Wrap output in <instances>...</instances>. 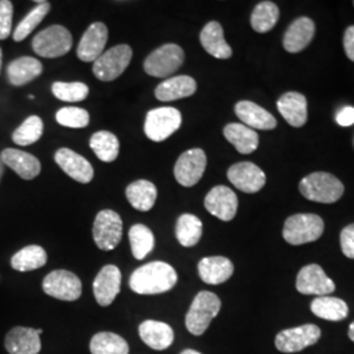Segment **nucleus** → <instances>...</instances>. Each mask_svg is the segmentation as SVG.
Returning a JSON list of instances; mask_svg holds the SVG:
<instances>
[{
	"label": "nucleus",
	"mask_w": 354,
	"mask_h": 354,
	"mask_svg": "<svg viewBox=\"0 0 354 354\" xmlns=\"http://www.w3.org/2000/svg\"><path fill=\"white\" fill-rule=\"evenodd\" d=\"M177 273L174 266L165 261H152L137 268L129 279L131 290L142 295H155L174 289Z\"/></svg>",
	"instance_id": "f257e3e1"
},
{
	"label": "nucleus",
	"mask_w": 354,
	"mask_h": 354,
	"mask_svg": "<svg viewBox=\"0 0 354 354\" xmlns=\"http://www.w3.org/2000/svg\"><path fill=\"white\" fill-rule=\"evenodd\" d=\"M344 184L328 172H314L299 183V192L304 198L320 203L339 201L344 194Z\"/></svg>",
	"instance_id": "f03ea898"
},
{
	"label": "nucleus",
	"mask_w": 354,
	"mask_h": 354,
	"mask_svg": "<svg viewBox=\"0 0 354 354\" xmlns=\"http://www.w3.org/2000/svg\"><path fill=\"white\" fill-rule=\"evenodd\" d=\"M221 306V299L214 292L200 291L194 297L185 317L187 329L194 336L203 335L212 320L219 314Z\"/></svg>",
	"instance_id": "7ed1b4c3"
},
{
	"label": "nucleus",
	"mask_w": 354,
	"mask_h": 354,
	"mask_svg": "<svg viewBox=\"0 0 354 354\" xmlns=\"http://www.w3.org/2000/svg\"><path fill=\"white\" fill-rule=\"evenodd\" d=\"M324 222L317 214L291 215L283 226V239L291 245L315 241L323 235Z\"/></svg>",
	"instance_id": "20e7f679"
},
{
	"label": "nucleus",
	"mask_w": 354,
	"mask_h": 354,
	"mask_svg": "<svg viewBox=\"0 0 354 354\" xmlns=\"http://www.w3.org/2000/svg\"><path fill=\"white\" fill-rule=\"evenodd\" d=\"M32 48L42 58L64 57L73 48V36L64 26H51L36 35Z\"/></svg>",
	"instance_id": "39448f33"
},
{
	"label": "nucleus",
	"mask_w": 354,
	"mask_h": 354,
	"mask_svg": "<svg viewBox=\"0 0 354 354\" xmlns=\"http://www.w3.org/2000/svg\"><path fill=\"white\" fill-rule=\"evenodd\" d=\"M133 50L129 45H117L104 51L93 62V74L102 82H113L122 75L131 62Z\"/></svg>",
	"instance_id": "423d86ee"
},
{
	"label": "nucleus",
	"mask_w": 354,
	"mask_h": 354,
	"mask_svg": "<svg viewBox=\"0 0 354 354\" xmlns=\"http://www.w3.org/2000/svg\"><path fill=\"white\" fill-rule=\"evenodd\" d=\"M183 117L180 111L171 106L150 111L145 121V133L149 140L163 142L169 138L181 127Z\"/></svg>",
	"instance_id": "0eeeda50"
},
{
	"label": "nucleus",
	"mask_w": 354,
	"mask_h": 354,
	"mask_svg": "<svg viewBox=\"0 0 354 354\" xmlns=\"http://www.w3.org/2000/svg\"><path fill=\"white\" fill-rule=\"evenodd\" d=\"M185 54L176 44H165L152 51L145 61V71L155 77L174 75L184 64Z\"/></svg>",
	"instance_id": "6e6552de"
},
{
	"label": "nucleus",
	"mask_w": 354,
	"mask_h": 354,
	"mask_svg": "<svg viewBox=\"0 0 354 354\" xmlns=\"http://www.w3.org/2000/svg\"><path fill=\"white\" fill-rule=\"evenodd\" d=\"M93 241L102 251H112L122 239V219L113 210H102L93 222Z\"/></svg>",
	"instance_id": "1a4fd4ad"
},
{
	"label": "nucleus",
	"mask_w": 354,
	"mask_h": 354,
	"mask_svg": "<svg viewBox=\"0 0 354 354\" xmlns=\"http://www.w3.org/2000/svg\"><path fill=\"white\" fill-rule=\"evenodd\" d=\"M45 294L64 302H74L82 295V281L73 272L58 269L49 273L44 282Z\"/></svg>",
	"instance_id": "9d476101"
},
{
	"label": "nucleus",
	"mask_w": 354,
	"mask_h": 354,
	"mask_svg": "<svg viewBox=\"0 0 354 354\" xmlns=\"http://www.w3.org/2000/svg\"><path fill=\"white\" fill-rule=\"evenodd\" d=\"M207 165L206 153L201 149L183 152L175 165V177L183 187H194L203 178Z\"/></svg>",
	"instance_id": "9b49d317"
},
{
	"label": "nucleus",
	"mask_w": 354,
	"mask_h": 354,
	"mask_svg": "<svg viewBox=\"0 0 354 354\" xmlns=\"http://www.w3.org/2000/svg\"><path fill=\"white\" fill-rule=\"evenodd\" d=\"M320 335V328L315 324L283 329L276 336V348L282 353H295L317 344Z\"/></svg>",
	"instance_id": "f8f14e48"
},
{
	"label": "nucleus",
	"mask_w": 354,
	"mask_h": 354,
	"mask_svg": "<svg viewBox=\"0 0 354 354\" xmlns=\"http://www.w3.org/2000/svg\"><path fill=\"white\" fill-rule=\"evenodd\" d=\"M297 290L304 295L326 297L336 290V285L326 274L322 266L310 264L299 270L297 277Z\"/></svg>",
	"instance_id": "ddd939ff"
},
{
	"label": "nucleus",
	"mask_w": 354,
	"mask_h": 354,
	"mask_svg": "<svg viewBox=\"0 0 354 354\" xmlns=\"http://www.w3.org/2000/svg\"><path fill=\"white\" fill-rule=\"evenodd\" d=\"M227 177L235 188L250 194L260 192L266 183L264 171L251 162H241L231 165L228 168Z\"/></svg>",
	"instance_id": "4468645a"
},
{
	"label": "nucleus",
	"mask_w": 354,
	"mask_h": 354,
	"mask_svg": "<svg viewBox=\"0 0 354 354\" xmlns=\"http://www.w3.org/2000/svg\"><path fill=\"white\" fill-rule=\"evenodd\" d=\"M205 207L221 221H232L238 212V197L235 192L225 185H218L205 197Z\"/></svg>",
	"instance_id": "2eb2a0df"
},
{
	"label": "nucleus",
	"mask_w": 354,
	"mask_h": 354,
	"mask_svg": "<svg viewBox=\"0 0 354 354\" xmlns=\"http://www.w3.org/2000/svg\"><path fill=\"white\" fill-rule=\"evenodd\" d=\"M121 281L122 274L117 266H104L93 281V294L96 302L102 307L113 304L115 297L121 291Z\"/></svg>",
	"instance_id": "dca6fc26"
},
{
	"label": "nucleus",
	"mask_w": 354,
	"mask_h": 354,
	"mask_svg": "<svg viewBox=\"0 0 354 354\" xmlns=\"http://www.w3.org/2000/svg\"><path fill=\"white\" fill-rule=\"evenodd\" d=\"M108 41V28L104 23H93L87 28L80 39L76 54L83 62H95L102 53Z\"/></svg>",
	"instance_id": "f3484780"
},
{
	"label": "nucleus",
	"mask_w": 354,
	"mask_h": 354,
	"mask_svg": "<svg viewBox=\"0 0 354 354\" xmlns=\"http://www.w3.org/2000/svg\"><path fill=\"white\" fill-rule=\"evenodd\" d=\"M55 162L66 175L77 183L88 184L93 178V167L88 160L70 149H61L55 152Z\"/></svg>",
	"instance_id": "a211bd4d"
},
{
	"label": "nucleus",
	"mask_w": 354,
	"mask_h": 354,
	"mask_svg": "<svg viewBox=\"0 0 354 354\" xmlns=\"http://www.w3.org/2000/svg\"><path fill=\"white\" fill-rule=\"evenodd\" d=\"M4 346L10 354H38L41 352L39 333L29 327H13L4 339Z\"/></svg>",
	"instance_id": "6ab92c4d"
},
{
	"label": "nucleus",
	"mask_w": 354,
	"mask_h": 354,
	"mask_svg": "<svg viewBox=\"0 0 354 354\" xmlns=\"http://www.w3.org/2000/svg\"><path fill=\"white\" fill-rule=\"evenodd\" d=\"M140 337L142 342L153 351H165L175 340L172 327L158 320H145L140 323Z\"/></svg>",
	"instance_id": "aec40b11"
},
{
	"label": "nucleus",
	"mask_w": 354,
	"mask_h": 354,
	"mask_svg": "<svg viewBox=\"0 0 354 354\" xmlns=\"http://www.w3.org/2000/svg\"><path fill=\"white\" fill-rule=\"evenodd\" d=\"M235 113L243 121V125L257 130H273L277 127V120L256 102L243 100L235 105Z\"/></svg>",
	"instance_id": "412c9836"
},
{
	"label": "nucleus",
	"mask_w": 354,
	"mask_h": 354,
	"mask_svg": "<svg viewBox=\"0 0 354 354\" xmlns=\"http://www.w3.org/2000/svg\"><path fill=\"white\" fill-rule=\"evenodd\" d=\"M315 35V23L310 17H299L291 23L283 36V48L289 53L304 50Z\"/></svg>",
	"instance_id": "4be33fe9"
},
{
	"label": "nucleus",
	"mask_w": 354,
	"mask_h": 354,
	"mask_svg": "<svg viewBox=\"0 0 354 354\" xmlns=\"http://www.w3.org/2000/svg\"><path fill=\"white\" fill-rule=\"evenodd\" d=\"M3 165L10 167L24 180H33L41 172V163L36 156L28 152L6 149L0 153Z\"/></svg>",
	"instance_id": "5701e85b"
},
{
	"label": "nucleus",
	"mask_w": 354,
	"mask_h": 354,
	"mask_svg": "<svg viewBox=\"0 0 354 354\" xmlns=\"http://www.w3.org/2000/svg\"><path fill=\"white\" fill-rule=\"evenodd\" d=\"M197 91V83L188 75L169 77L162 82L156 89L155 96L160 102H176L184 97H189Z\"/></svg>",
	"instance_id": "b1692460"
},
{
	"label": "nucleus",
	"mask_w": 354,
	"mask_h": 354,
	"mask_svg": "<svg viewBox=\"0 0 354 354\" xmlns=\"http://www.w3.org/2000/svg\"><path fill=\"white\" fill-rule=\"evenodd\" d=\"M277 108L291 127H302L307 122V99L299 92L283 93L277 102Z\"/></svg>",
	"instance_id": "393cba45"
},
{
	"label": "nucleus",
	"mask_w": 354,
	"mask_h": 354,
	"mask_svg": "<svg viewBox=\"0 0 354 354\" xmlns=\"http://www.w3.org/2000/svg\"><path fill=\"white\" fill-rule=\"evenodd\" d=\"M198 274L205 283L219 285L231 279L234 274V264L223 256L203 257L198 263Z\"/></svg>",
	"instance_id": "a878e982"
},
{
	"label": "nucleus",
	"mask_w": 354,
	"mask_h": 354,
	"mask_svg": "<svg viewBox=\"0 0 354 354\" xmlns=\"http://www.w3.org/2000/svg\"><path fill=\"white\" fill-rule=\"evenodd\" d=\"M200 41L203 49L214 58L228 59L232 55V50L225 39L223 28L218 21H210L203 26Z\"/></svg>",
	"instance_id": "bb28decb"
},
{
	"label": "nucleus",
	"mask_w": 354,
	"mask_h": 354,
	"mask_svg": "<svg viewBox=\"0 0 354 354\" xmlns=\"http://www.w3.org/2000/svg\"><path fill=\"white\" fill-rule=\"evenodd\" d=\"M8 80L12 86L21 87L42 74V64L33 57H21L12 61L8 68Z\"/></svg>",
	"instance_id": "cd10ccee"
},
{
	"label": "nucleus",
	"mask_w": 354,
	"mask_h": 354,
	"mask_svg": "<svg viewBox=\"0 0 354 354\" xmlns=\"http://www.w3.org/2000/svg\"><path fill=\"white\" fill-rule=\"evenodd\" d=\"M225 138L241 153H252L259 147V136L251 127L243 124H228L223 129Z\"/></svg>",
	"instance_id": "c85d7f7f"
},
{
	"label": "nucleus",
	"mask_w": 354,
	"mask_h": 354,
	"mask_svg": "<svg viewBox=\"0 0 354 354\" xmlns=\"http://www.w3.org/2000/svg\"><path fill=\"white\" fill-rule=\"evenodd\" d=\"M158 197L156 187L149 180H137L131 183L127 188V198L130 205L140 210H151Z\"/></svg>",
	"instance_id": "c756f323"
},
{
	"label": "nucleus",
	"mask_w": 354,
	"mask_h": 354,
	"mask_svg": "<svg viewBox=\"0 0 354 354\" xmlns=\"http://www.w3.org/2000/svg\"><path fill=\"white\" fill-rule=\"evenodd\" d=\"M311 311L314 315L329 322H342L349 314L348 304L335 297H317L311 302Z\"/></svg>",
	"instance_id": "7c9ffc66"
},
{
	"label": "nucleus",
	"mask_w": 354,
	"mask_h": 354,
	"mask_svg": "<svg viewBox=\"0 0 354 354\" xmlns=\"http://www.w3.org/2000/svg\"><path fill=\"white\" fill-rule=\"evenodd\" d=\"M48 263V253L39 245H28L13 254L11 266L19 272L36 270Z\"/></svg>",
	"instance_id": "2f4dec72"
},
{
	"label": "nucleus",
	"mask_w": 354,
	"mask_h": 354,
	"mask_svg": "<svg viewBox=\"0 0 354 354\" xmlns=\"http://www.w3.org/2000/svg\"><path fill=\"white\" fill-rule=\"evenodd\" d=\"M92 354H129V344L113 332H99L89 342Z\"/></svg>",
	"instance_id": "473e14b6"
},
{
	"label": "nucleus",
	"mask_w": 354,
	"mask_h": 354,
	"mask_svg": "<svg viewBox=\"0 0 354 354\" xmlns=\"http://www.w3.org/2000/svg\"><path fill=\"white\" fill-rule=\"evenodd\" d=\"M89 146L92 151L96 153V156L104 163H112L120 152V142L118 138L111 131H97L95 133L91 140Z\"/></svg>",
	"instance_id": "72a5a7b5"
},
{
	"label": "nucleus",
	"mask_w": 354,
	"mask_h": 354,
	"mask_svg": "<svg viewBox=\"0 0 354 354\" xmlns=\"http://www.w3.org/2000/svg\"><path fill=\"white\" fill-rule=\"evenodd\" d=\"M203 236V222L193 214L180 215L176 222V238L183 247H194Z\"/></svg>",
	"instance_id": "f704fd0d"
},
{
	"label": "nucleus",
	"mask_w": 354,
	"mask_h": 354,
	"mask_svg": "<svg viewBox=\"0 0 354 354\" xmlns=\"http://www.w3.org/2000/svg\"><path fill=\"white\" fill-rule=\"evenodd\" d=\"M279 19V10L273 1H260L251 16V26L257 33H266L272 30Z\"/></svg>",
	"instance_id": "c9c22d12"
},
{
	"label": "nucleus",
	"mask_w": 354,
	"mask_h": 354,
	"mask_svg": "<svg viewBox=\"0 0 354 354\" xmlns=\"http://www.w3.org/2000/svg\"><path fill=\"white\" fill-rule=\"evenodd\" d=\"M129 241L131 253L137 260H143L152 252L155 245V236L151 230L145 225H134L129 231Z\"/></svg>",
	"instance_id": "e433bc0d"
},
{
	"label": "nucleus",
	"mask_w": 354,
	"mask_h": 354,
	"mask_svg": "<svg viewBox=\"0 0 354 354\" xmlns=\"http://www.w3.org/2000/svg\"><path fill=\"white\" fill-rule=\"evenodd\" d=\"M49 11H50V3L49 1H42L41 4L36 6L20 21V24L16 26V29L13 32V39L16 42L24 41L37 28V26H39V23L45 19V16L49 13Z\"/></svg>",
	"instance_id": "4c0bfd02"
},
{
	"label": "nucleus",
	"mask_w": 354,
	"mask_h": 354,
	"mask_svg": "<svg viewBox=\"0 0 354 354\" xmlns=\"http://www.w3.org/2000/svg\"><path fill=\"white\" fill-rule=\"evenodd\" d=\"M44 133V122L38 115H30L17 127L12 134V140L19 146H29L37 142Z\"/></svg>",
	"instance_id": "58836bf2"
},
{
	"label": "nucleus",
	"mask_w": 354,
	"mask_h": 354,
	"mask_svg": "<svg viewBox=\"0 0 354 354\" xmlns=\"http://www.w3.org/2000/svg\"><path fill=\"white\" fill-rule=\"evenodd\" d=\"M51 91L58 100L67 102H83L89 93L88 86L82 82H55L51 86Z\"/></svg>",
	"instance_id": "ea45409f"
},
{
	"label": "nucleus",
	"mask_w": 354,
	"mask_h": 354,
	"mask_svg": "<svg viewBox=\"0 0 354 354\" xmlns=\"http://www.w3.org/2000/svg\"><path fill=\"white\" fill-rule=\"evenodd\" d=\"M57 122L59 125L71 129H83L88 127L89 113L83 108H75V106H67L59 109L55 114Z\"/></svg>",
	"instance_id": "a19ab883"
},
{
	"label": "nucleus",
	"mask_w": 354,
	"mask_h": 354,
	"mask_svg": "<svg viewBox=\"0 0 354 354\" xmlns=\"http://www.w3.org/2000/svg\"><path fill=\"white\" fill-rule=\"evenodd\" d=\"M13 4L10 0H0V39H7L12 32Z\"/></svg>",
	"instance_id": "79ce46f5"
},
{
	"label": "nucleus",
	"mask_w": 354,
	"mask_h": 354,
	"mask_svg": "<svg viewBox=\"0 0 354 354\" xmlns=\"http://www.w3.org/2000/svg\"><path fill=\"white\" fill-rule=\"evenodd\" d=\"M342 251L348 259H354V223L346 226L340 234Z\"/></svg>",
	"instance_id": "37998d69"
},
{
	"label": "nucleus",
	"mask_w": 354,
	"mask_h": 354,
	"mask_svg": "<svg viewBox=\"0 0 354 354\" xmlns=\"http://www.w3.org/2000/svg\"><path fill=\"white\" fill-rule=\"evenodd\" d=\"M344 50L348 58L354 62V26H349L344 35Z\"/></svg>",
	"instance_id": "c03bdc74"
},
{
	"label": "nucleus",
	"mask_w": 354,
	"mask_h": 354,
	"mask_svg": "<svg viewBox=\"0 0 354 354\" xmlns=\"http://www.w3.org/2000/svg\"><path fill=\"white\" fill-rule=\"evenodd\" d=\"M336 121L340 127H352L354 125V108L345 106L336 115Z\"/></svg>",
	"instance_id": "a18cd8bd"
},
{
	"label": "nucleus",
	"mask_w": 354,
	"mask_h": 354,
	"mask_svg": "<svg viewBox=\"0 0 354 354\" xmlns=\"http://www.w3.org/2000/svg\"><path fill=\"white\" fill-rule=\"evenodd\" d=\"M348 335H349V339L354 342V322L349 326V332H348Z\"/></svg>",
	"instance_id": "49530a36"
},
{
	"label": "nucleus",
	"mask_w": 354,
	"mask_h": 354,
	"mask_svg": "<svg viewBox=\"0 0 354 354\" xmlns=\"http://www.w3.org/2000/svg\"><path fill=\"white\" fill-rule=\"evenodd\" d=\"M180 354H203L200 353V352H197V351H193V349H185V351H183Z\"/></svg>",
	"instance_id": "de8ad7c7"
},
{
	"label": "nucleus",
	"mask_w": 354,
	"mask_h": 354,
	"mask_svg": "<svg viewBox=\"0 0 354 354\" xmlns=\"http://www.w3.org/2000/svg\"><path fill=\"white\" fill-rule=\"evenodd\" d=\"M3 174H4V165H3V162H1V159H0V180H1V177H3Z\"/></svg>",
	"instance_id": "09e8293b"
},
{
	"label": "nucleus",
	"mask_w": 354,
	"mask_h": 354,
	"mask_svg": "<svg viewBox=\"0 0 354 354\" xmlns=\"http://www.w3.org/2000/svg\"><path fill=\"white\" fill-rule=\"evenodd\" d=\"M1 58H3V54H1V49H0V71H1Z\"/></svg>",
	"instance_id": "8fccbe9b"
},
{
	"label": "nucleus",
	"mask_w": 354,
	"mask_h": 354,
	"mask_svg": "<svg viewBox=\"0 0 354 354\" xmlns=\"http://www.w3.org/2000/svg\"><path fill=\"white\" fill-rule=\"evenodd\" d=\"M353 4H354V3H353Z\"/></svg>",
	"instance_id": "3c124183"
}]
</instances>
